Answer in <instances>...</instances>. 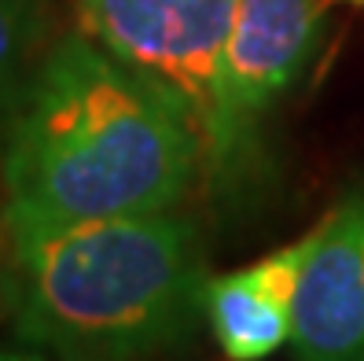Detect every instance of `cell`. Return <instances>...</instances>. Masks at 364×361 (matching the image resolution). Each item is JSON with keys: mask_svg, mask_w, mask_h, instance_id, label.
<instances>
[{"mask_svg": "<svg viewBox=\"0 0 364 361\" xmlns=\"http://www.w3.org/2000/svg\"><path fill=\"white\" fill-rule=\"evenodd\" d=\"M324 4H364V0H324Z\"/></svg>", "mask_w": 364, "mask_h": 361, "instance_id": "obj_10", "label": "cell"}, {"mask_svg": "<svg viewBox=\"0 0 364 361\" xmlns=\"http://www.w3.org/2000/svg\"><path fill=\"white\" fill-rule=\"evenodd\" d=\"M15 295H18V247H15V229H11L4 188H0V321L11 317Z\"/></svg>", "mask_w": 364, "mask_h": 361, "instance_id": "obj_8", "label": "cell"}, {"mask_svg": "<svg viewBox=\"0 0 364 361\" xmlns=\"http://www.w3.org/2000/svg\"><path fill=\"white\" fill-rule=\"evenodd\" d=\"M203 313L218 347L232 361H265L294 335V310L272 299L247 266L206 281Z\"/></svg>", "mask_w": 364, "mask_h": 361, "instance_id": "obj_6", "label": "cell"}, {"mask_svg": "<svg viewBox=\"0 0 364 361\" xmlns=\"http://www.w3.org/2000/svg\"><path fill=\"white\" fill-rule=\"evenodd\" d=\"M235 0H74V30L188 103L210 152Z\"/></svg>", "mask_w": 364, "mask_h": 361, "instance_id": "obj_4", "label": "cell"}, {"mask_svg": "<svg viewBox=\"0 0 364 361\" xmlns=\"http://www.w3.org/2000/svg\"><path fill=\"white\" fill-rule=\"evenodd\" d=\"M324 8V0H235L221 59V122L203 181L221 199L250 188L265 155V118L302 78Z\"/></svg>", "mask_w": 364, "mask_h": 361, "instance_id": "obj_3", "label": "cell"}, {"mask_svg": "<svg viewBox=\"0 0 364 361\" xmlns=\"http://www.w3.org/2000/svg\"><path fill=\"white\" fill-rule=\"evenodd\" d=\"M15 247L11 328L63 361L155 357L203 313V229L181 210L15 229Z\"/></svg>", "mask_w": 364, "mask_h": 361, "instance_id": "obj_2", "label": "cell"}, {"mask_svg": "<svg viewBox=\"0 0 364 361\" xmlns=\"http://www.w3.org/2000/svg\"><path fill=\"white\" fill-rule=\"evenodd\" d=\"M291 350L298 361H364V184L313 225Z\"/></svg>", "mask_w": 364, "mask_h": 361, "instance_id": "obj_5", "label": "cell"}, {"mask_svg": "<svg viewBox=\"0 0 364 361\" xmlns=\"http://www.w3.org/2000/svg\"><path fill=\"white\" fill-rule=\"evenodd\" d=\"M206 181L188 103L63 30L0 147L11 229L177 210Z\"/></svg>", "mask_w": 364, "mask_h": 361, "instance_id": "obj_1", "label": "cell"}, {"mask_svg": "<svg viewBox=\"0 0 364 361\" xmlns=\"http://www.w3.org/2000/svg\"><path fill=\"white\" fill-rule=\"evenodd\" d=\"M0 361H63V357L30 347V350H0Z\"/></svg>", "mask_w": 364, "mask_h": 361, "instance_id": "obj_9", "label": "cell"}, {"mask_svg": "<svg viewBox=\"0 0 364 361\" xmlns=\"http://www.w3.org/2000/svg\"><path fill=\"white\" fill-rule=\"evenodd\" d=\"M55 37L52 0H0V147Z\"/></svg>", "mask_w": 364, "mask_h": 361, "instance_id": "obj_7", "label": "cell"}]
</instances>
